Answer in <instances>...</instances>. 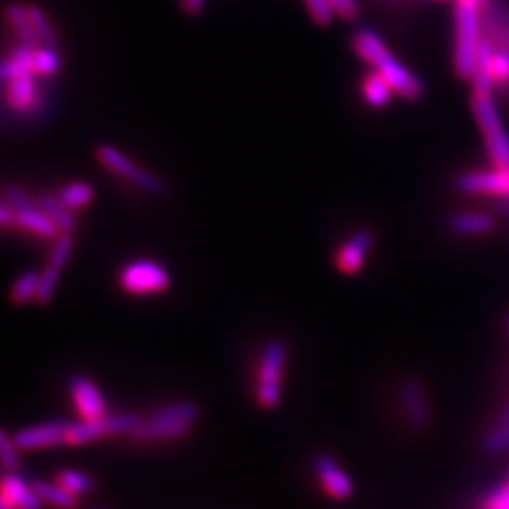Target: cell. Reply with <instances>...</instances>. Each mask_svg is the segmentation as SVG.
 <instances>
[{
	"mask_svg": "<svg viewBox=\"0 0 509 509\" xmlns=\"http://www.w3.org/2000/svg\"><path fill=\"white\" fill-rule=\"evenodd\" d=\"M353 46L355 51L359 53V57L376 68V72H380L391 84L396 95L408 100H415L422 95L421 79L392 56V53L387 49L385 42L376 33L373 31L357 33Z\"/></svg>",
	"mask_w": 509,
	"mask_h": 509,
	"instance_id": "1",
	"label": "cell"
},
{
	"mask_svg": "<svg viewBox=\"0 0 509 509\" xmlns=\"http://www.w3.org/2000/svg\"><path fill=\"white\" fill-rule=\"evenodd\" d=\"M199 413L200 410L195 402H172V404L158 408L149 419H142V422L134 428L130 438L140 443H158L185 438L191 433Z\"/></svg>",
	"mask_w": 509,
	"mask_h": 509,
	"instance_id": "2",
	"label": "cell"
},
{
	"mask_svg": "<svg viewBox=\"0 0 509 509\" xmlns=\"http://www.w3.org/2000/svg\"><path fill=\"white\" fill-rule=\"evenodd\" d=\"M484 8L459 3L454 5V70L463 79H472L479 46L484 42Z\"/></svg>",
	"mask_w": 509,
	"mask_h": 509,
	"instance_id": "3",
	"label": "cell"
},
{
	"mask_svg": "<svg viewBox=\"0 0 509 509\" xmlns=\"http://www.w3.org/2000/svg\"><path fill=\"white\" fill-rule=\"evenodd\" d=\"M289 362V347L283 340L266 341L257 366L255 400L262 410H274L281 404L283 378Z\"/></svg>",
	"mask_w": 509,
	"mask_h": 509,
	"instance_id": "4",
	"label": "cell"
},
{
	"mask_svg": "<svg viewBox=\"0 0 509 509\" xmlns=\"http://www.w3.org/2000/svg\"><path fill=\"white\" fill-rule=\"evenodd\" d=\"M472 110L481 132H484L491 165L509 167V132L504 125L493 91H473Z\"/></svg>",
	"mask_w": 509,
	"mask_h": 509,
	"instance_id": "5",
	"label": "cell"
},
{
	"mask_svg": "<svg viewBox=\"0 0 509 509\" xmlns=\"http://www.w3.org/2000/svg\"><path fill=\"white\" fill-rule=\"evenodd\" d=\"M119 285L132 297H151L170 289L172 278L167 268L151 259L128 262L119 272Z\"/></svg>",
	"mask_w": 509,
	"mask_h": 509,
	"instance_id": "6",
	"label": "cell"
},
{
	"mask_svg": "<svg viewBox=\"0 0 509 509\" xmlns=\"http://www.w3.org/2000/svg\"><path fill=\"white\" fill-rule=\"evenodd\" d=\"M142 422L137 413H114L102 419H79L70 422L66 445H86L102 438L132 434Z\"/></svg>",
	"mask_w": 509,
	"mask_h": 509,
	"instance_id": "7",
	"label": "cell"
},
{
	"mask_svg": "<svg viewBox=\"0 0 509 509\" xmlns=\"http://www.w3.org/2000/svg\"><path fill=\"white\" fill-rule=\"evenodd\" d=\"M97 157L106 168H110L112 172L127 178L134 185H138L142 191L151 193V195H165L167 193V187H165L163 181L155 178L153 174L146 172L144 168L134 165L125 153H121L114 146H108V144L98 146L97 148Z\"/></svg>",
	"mask_w": 509,
	"mask_h": 509,
	"instance_id": "8",
	"label": "cell"
},
{
	"mask_svg": "<svg viewBox=\"0 0 509 509\" xmlns=\"http://www.w3.org/2000/svg\"><path fill=\"white\" fill-rule=\"evenodd\" d=\"M457 189L466 195L491 197L498 202L509 199V167H493L485 170L464 172L457 178Z\"/></svg>",
	"mask_w": 509,
	"mask_h": 509,
	"instance_id": "9",
	"label": "cell"
},
{
	"mask_svg": "<svg viewBox=\"0 0 509 509\" xmlns=\"http://www.w3.org/2000/svg\"><path fill=\"white\" fill-rule=\"evenodd\" d=\"M70 421H46L25 426L14 434L19 451H40L66 443Z\"/></svg>",
	"mask_w": 509,
	"mask_h": 509,
	"instance_id": "10",
	"label": "cell"
},
{
	"mask_svg": "<svg viewBox=\"0 0 509 509\" xmlns=\"http://www.w3.org/2000/svg\"><path fill=\"white\" fill-rule=\"evenodd\" d=\"M72 406L82 419H102L108 413V402H106L100 387L86 376H74L68 385Z\"/></svg>",
	"mask_w": 509,
	"mask_h": 509,
	"instance_id": "11",
	"label": "cell"
},
{
	"mask_svg": "<svg viewBox=\"0 0 509 509\" xmlns=\"http://www.w3.org/2000/svg\"><path fill=\"white\" fill-rule=\"evenodd\" d=\"M313 472L317 475V481L321 489H323L331 498L334 500H347L353 491V479L351 475L347 473L334 457L331 454H317L315 461H313Z\"/></svg>",
	"mask_w": 509,
	"mask_h": 509,
	"instance_id": "12",
	"label": "cell"
},
{
	"mask_svg": "<svg viewBox=\"0 0 509 509\" xmlns=\"http://www.w3.org/2000/svg\"><path fill=\"white\" fill-rule=\"evenodd\" d=\"M400 406H402V412H404L408 422L413 428H417V431H424V428L431 426V421H433L431 406H428L424 385L419 380L410 378L402 383Z\"/></svg>",
	"mask_w": 509,
	"mask_h": 509,
	"instance_id": "13",
	"label": "cell"
},
{
	"mask_svg": "<svg viewBox=\"0 0 509 509\" xmlns=\"http://www.w3.org/2000/svg\"><path fill=\"white\" fill-rule=\"evenodd\" d=\"M46 504L23 475L15 470L6 472L3 477V496H0V509H42Z\"/></svg>",
	"mask_w": 509,
	"mask_h": 509,
	"instance_id": "14",
	"label": "cell"
},
{
	"mask_svg": "<svg viewBox=\"0 0 509 509\" xmlns=\"http://www.w3.org/2000/svg\"><path fill=\"white\" fill-rule=\"evenodd\" d=\"M372 246H373V232L370 229L357 230L336 253L338 270L347 276L361 272Z\"/></svg>",
	"mask_w": 509,
	"mask_h": 509,
	"instance_id": "15",
	"label": "cell"
},
{
	"mask_svg": "<svg viewBox=\"0 0 509 509\" xmlns=\"http://www.w3.org/2000/svg\"><path fill=\"white\" fill-rule=\"evenodd\" d=\"M494 218L484 211H463L454 213L449 219V230L459 236H481L494 229Z\"/></svg>",
	"mask_w": 509,
	"mask_h": 509,
	"instance_id": "16",
	"label": "cell"
},
{
	"mask_svg": "<svg viewBox=\"0 0 509 509\" xmlns=\"http://www.w3.org/2000/svg\"><path fill=\"white\" fill-rule=\"evenodd\" d=\"M36 72H26L12 77L6 89V100L17 112H26L36 100Z\"/></svg>",
	"mask_w": 509,
	"mask_h": 509,
	"instance_id": "17",
	"label": "cell"
},
{
	"mask_svg": "<svg viewBox=\"0 0 509 509\" xmlns=\"http://www.w3.org/2000/svg\"><path fill=\"white\" fill-rule=\"evenodd\" d=\"M15 227H21L23 230H29L44 238H57L61 234L56 221H53L42 208L36 206L15 211Z\"/></svg>",
	"mask_w": 509,
	"mask_h": 509,
	"instance_id": "18",
	"label": "cell"
},
{
	"mask_svg": "<svg viewBox=\"0 0 509 509\" xmlns=\"http://www.w3.org/2000/svg\"><path fill=\"white\" fill-rule=\"evenodd\" d=\"M33 487L42 498L46 505H51L56 509H76L79 498L68 493L57 481H44V479H35Z\"/></svg>",
	"mask_w": 509,
	"mask_h": 509,
	"instance_id": "19",
	"label": "cell"
},
{
	"mask_svg": "<svg viewBox=\"0 0 509 509\" xmlns=\"http://www.w3.org/2000/svg\"><path fill=\"white\" fill-rule=\"evenodd\" d=\"M26 72H35V47L21 44L15 47L12 57H8L0 66V76L8 84L12 77Z\"/></svg>",
	"mask_w": 509,
	"mask_h": 509,
	"instance_id": "20",
	"label": "cell"
},
{
	"mask_svg": "<svg viewBox=\"0 0 509 509\" xmlns=\"http://www.w3.org/2000/svg\"><path fill=\"white\" fill-rule=\"evenodd\" d=\"M6 17H8V21L12 23L14 31H15V35H17V38L21 40V44H26V46L36 47V44H38L40 40H38V35L35 33V26H33V23H31L29 12H26V6H21V5H17V3L8 5V8H6Z\"/></svg>",
	"mask_w": 509,
	"mask_h": 509,
	"instance_id": "21",
	"label": "cell"
},
{
	"mask_svg": "<svg viewBox=\"0 0 509 509\" xmlns=\"http://www.w3.org/2000/svg\"><path fill=\"white\" fill-rule=\"evenodd\" d=\"M40 208L47 213V216L56 221V225L59 227L61 232H72L77 225L76 218H74V211L70 208H66L59 197L56 195H42L38 199Z\"/></svg>",
	"mask_w": 509,
	"mask_h": 509,
	"instance_id": "22",
	"label": "cell"
},
{
	"mask_svg": "<svg viewBox=\"0 0 509 509\" xmlns=\"http://www.w3.org/2000/svg\"><path fill=\"white\" fill-rule=\"evenodd\" d=\"M362 93H364L366 102L370 106H373V108H383V106L389 104L394 89L380 72H373L364 79Z\"/></svg>",
	"mask_w": 509,
	"mask_h": 509,
	"instance_id": "23",
	"label": "cell"
},
{
	"mask_svg": "<svg viewBox=\"0 0 509 509\" xmlns=\"http://www.w3.org/2000/svg\"><path fill=\"white\" fill-rule=\"evenodd\" d=\"M40 274L38 272H25L21 274L10 289V300L17 306H25L29 302H36L38 297Z\"/></svg>",
	"mask_w": 509,
	"mask_h": 509,
	"instance_id": "24",
	"label": "cell"
},
{
	"mask_svg": "<svg viewBox=\"0 0 509 509\" xmlns=\"http://www.w3.org/2000/svg\"><path fill=\"white\" fill-rule=\"evenodd\" d=\"M57 197L66 208L76 211V209L86 208L93 200L95 191H93V187L86 181H74V183L65 185Z\"/></svg>",
	"mask_w": 509,
	"mask_h": 509,
	"instance_id": "25",
	"label": "cell"
},
{
	"mask_svg": "<svg viewBox=\"0 0 509 509\" xmlns=\"http://www.w3.org/2000/svg\"><path fill=\"white\" fill-rule=\"evenodd\" d=\"M57 484H61L68 493H72L74 496H84L89 491H93V479L89 473L76 470V468H65L56 475Z\"/></svg>",
	"mask_w": 509,
	"mask_h": 509,
	"instance_id": "26",
	"label": "cell"
},
{
	"mask_svg": "<svg viewBox=\"0 0 509 509\" xmlns=\"http://www.w3.org/2000/svg\"><path fill=\"white\" fill-rule=\"evenodd\" d=\"M72 249H74V236H72V232H61L56 238V244H53V249L49 251L47 264L53 266V268H57V270H63L65 264L68 262V259L72 255Z\"/></svg>",
	"mask_w": 509,
	"mask_h": 509,
	"instance_id": "27",
	"label": "cell"
},
{
	"mask_svg": "<svg viewBox=\"0 0 509 509\" xmlns=\"http://www.w3.org/2000/svg\"><path fill=\"white\" fill-rule=\"evenodd\" d=\"M61 66V59L57 56V51L53 49V46H42L35 49V72L42 76H51L56 74Z\"/></svg>",
	"mask_w": 509,
	"mask_h": 509,
	"instance_id": "28",
	"label": "cell"
},
{
	"mask_svg": "<svg viewBox=\"0 0 509 509\" xmlns=\"http://www.w3.org/2000/svg\"><path fill=\"white\" fill-rule=\"evenodd\" d=\"M59 278H61V270L53 266H46V270L40 274V285H38V297L36 302L38 304H49L51 299L56 297V290L59 287Z\"/></svg>",
	"mask_w": 509,
	"mask_h": 509,
	"instance_id": "29",
	"label": "cell"
},
{
	"mask_svg": "<svg viewBox=\"0 0 509 509\" xmlns=\"http://www.w3.org/2000/svg\"><path fill=\"white\" fill-rule=\"evenodd\" d=\"M26 12H29V17L35 26V33L38 35V40L44 42L46 46L56 44V33H53V26H51L49 19L46 17V14L42 12V8H38L36 5H31V6H26Z\"/></svg>",
	"mask_w": 509,
	"mask_h": 509,
	"instance_id": "30",
	"label": "cell"
},
{
	"mask_svg": "<svg viewBox=\"0 0 509 509\" xmlns=\"http://www.w3.org/2000/svg\"><path fill=\"white\" fill-rule=\"evenodd\" d=\"M484 451L489 454H502L509 451V422H502L484 438Z\"/></svg>",
	"mask_w": 509,
	"mask_h": 509,
	"instance_id": "31",
	"label": "cell"
},
{
	"mask_svg": "<svg viewBox=\"0 0 509 509\" xmlns=\"http://www.w3.org/2000/svg\"><path fill=\"white\" fill-rule=\"evenodd\" d=\"M0 459H3V466L6 472H14L19 468V447L14 442V436L8 434V431H3L0 434Z\"/></svg>",
	"mask_w": 509,
	"mask_h": 509,
	"instance_id": "32",
	"label": "cell"
},
{
	"mask_svg": "<svg viewBox=\"0 0 509 509\" xmlns=\"http://www.w3.org/2000/svg\"><path fill=\"white\" fill-rule=\"evenodd\" d=\"M306 5L315 23L329 25L332 21L334 8L331 5V0H306Z\"/></svg>",
	"mask_w": 509,
	"mask_h": 509,
	"instance_id": "33",
	"label": "cell"
},
{
	"mask_svg": "<svg viewBox=\"0 0 509 509\" xmlns=\"http://www.w3.org/2000/svg\"><path fill=\"white\" fill-rule=\"evenodd\" d=\"M3 200L8 202L15 211L26 209V208H33V206H35V202L31 200V197L26 195L25 191H21L19 187H15V185H6V187H5Z\"/></svg>",
	"mask_w": 509,
	"mask_h": 509,
	"instance_id": "34",
	"label": "cell"
},
{
	"mask_svg": "<svg viewBox=\"0 0 509 509\" xmlns=\"http://www.w3.org/2000/svg\"><path fill=\"white\" fill-rule=\"evenodd\" d=\"M484 509H509V484L489 494Z\"/></svg>",
	"mask_w": 509,
	"mask_h": 509,
	"instance_id": "35",
	"label": "cell"
},
{
	"mask_svg": "<svg viewBox=\"0 0 509 509\" xmlns=\"http://www.w3.org/2000/svg\"><path fill=\"white\" fill-rule=\"evenodd\" d=\"M334 14L343 19H355L359 15V6L355 0H331Z\"/></svg>",
	"mask_w": 509,
	"mask_h": 509,
	"instance_id": "36",
	"label": "cell"
},
{
	"mask_svg": "<svg viewBox=\"0 0 509 509\" xmlns=\"http://www.w3.org/2000/svg\"><path fill=\"white\" fill-rule=\"evenodd\" d=\"M0 223H3L5 229L15 227V209L5 200L0 204Z\"/></svg>",
	"mask_w": 509,
	"mask_h": 509,
	"instance_id": "37",
	"label": "cell"
},
{
	"mask_svg": "<svg viewBox=\"0 0 509 509\" xmlns=\"http://www.w3.org/2000/svg\"><path fill=\"white\" fill-rule=\"evenodd\" d=\"M204 3L206 0H181L185 12H189V14H199L204 8Z\"/></svg>",
	"mask_w": 509,
	"mask_h": 509,
	"instance_id": "38",
	"label": "cell"
},
{
	"mask_svg": "<svg viewBox=\"0 0 509 509\" xmlns=\"http://www.w3.org/2000/svg\"><path fill=\"white\" fill-rule=\"evenodd\" d=\"M502 422H509V402L498 413V424H502Z\"/></svg>",
	"mask_w": 509,
	"mask_h": 509,
	"instance_id": "39",
	"label": "cell"
},
{
	"mask_svg": "<svg viewBox=\"0 0 509 509\" xmlns=\"http://www.w3.org/2000/svg\"><path fill=\"white\" fill-rule=\"evenodd\" d=\"M459 3H468V5H475V6L485 8V3H487V0H459Z\"/></svg>",
	"mask_w": 509,
	"mask_h": 509,
	"instance_id": "40",
	"label": "cell"
},
{
	"mask_svg": "<svg viewBox=\"0 0 509 509\" xmlns=\"http://www.w3.org/2000/svg\"><path fill=\"white\" fill-rule=\"evenodd\" d=\"M500 204H502V209H504V211H507V213H509V199H507V200H502V202H500Z\"/></svg>",
	"mask_w": 509,
	"mask_h": 509,
	"instance_id": "41",
	"label": "cell"
}]
</instances>
